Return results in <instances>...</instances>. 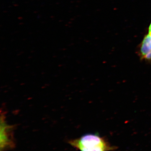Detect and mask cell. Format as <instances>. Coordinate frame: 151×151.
Returning a JSON list of instances; mask_svg holds the SVG:
<instances>
[{"label":"cell","instance_id":"3957f363","mask_svg":"<svg viewBox=\"0 0 151 151\" xmlns=\"http://www.w3.org/2000/svg\"><path fill=\"white\" fill-rule=\"evenodd\" d=\"M138 53L141 60L151 62V34L148 33L143 38Z\"/></svg>","mask_w":151,"mask_h":151},{"label":"cell","instance_id":"277c9868","mask_svg":"<svg viewBox=\"0 0 151 151\" xmlns=\"http://www.w3.org/2000/svg\"><path fill=\"white\" fill-rule=\"evenodd\" d=\"M149 33L151 34V22L149 27Z\"/></svg>","mask_w":151,"mask_h":151},{"label":"cell","instance_id":"6da1fadb","mask_svg":"<svg viewBox=\"0 0 151 151\" xmlns=\"http://www.w3.org/2000/svg\"><path fill=\"white\" fill-rule=\"evenodd\" d=\"M74 148L80 151H114L117 147L112 145L106 138L97 134H87L68 141Z\"/></svg>","mask_w":151,"mask_h":151},{"label":"cell","instance_id":"7a4b0ae2","mask_svg":"<svg viewBox=\"0 0 151 151\" xmlns=\"http://www.w3.org/2000/svg\"><path fill=\"white\" fill-rule=\"evenodd\" d=\"M2 111L1 113V146L3 145V147L1 149L5 150L12 148L14 145L13 134V127L7 124L4 111Z\"/></svg>","mask_w":151,"mask_h":151}]
</instances>
